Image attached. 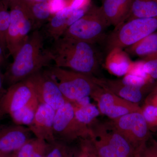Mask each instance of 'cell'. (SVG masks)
I'll return each instance as SVG.
<instances>
[{"label":"cell","instance_id":"d6a6232c","mask_svg":"<svg viewBox=\"0 0 157 157\" xmlns=\"http://www.w3.org/2000/svg\"><path fill=\"white\" fill-rule=\"evenodd\" d=\"M4 77L0 70V98H2L6 90L4 88Z\"/></svg>","mask_w":157,"mask_h":157},{"label":"cell","instance_id":"ffe728a7","mask_svg":"<svg viewBox=\"0 0 157 157\" xmlns=\"http://www.w3.org/2000/svg\"><path fill=\"white\" fill-rule=\"evenodd\" d=\"M125 51L130 56L141 59L157 52V31L125 48Z\"/></svg>","mask_w":157,"mask_h":157},{"label":"cell","instance_id":"60d3db41","mask_svg":"<svg viewBox=\"0 0 157 157\" xmlns=\"http://www.w3.org/2000/svg\"><path fill=\"white\" fill-rule=\"evenodd\" d=\"M11 155H0V157H9Z\"/></svg>","mask_w":157,"mask_h":157},{"label":"cell","instance_id":"e575fe53","mask_svg":"<svg viewBox=\"0 0 157 157\" xmlns=\"http://www.w3.org/2000/svg\"><path fill=\"white\" fill-rule=\"evenodd\" d=\"M8 7H10L12 5L17 3L20 0H2Z\"/></svg>","mask_w":157,"mask_h":157},{"label":"cell","instance_id":"cb8c5ba5","mask_svg":"<svg viewBox=\"0 0 157 157\" xmlns=\"http://www.w3.org/2000/svg\"><path fill=\"white\" fill-rule=\"evenodd\" d=\"M75 151L76 147L56 140L50 144L49 150L45 157H73Z\"/></svg>","mask_w":157,"mask_h":157},{"label":"cell","instance_id":"7a4b0ae2","mask_svg":"<svg viewBox=\"0 0 157 157\" xmlns=\"http://www.w3.org/2000/svg\"><path fill=\"white\" fill-rule=\"evenodd\" d=\"M44 35L38 30L31 33L3 75L4 84L10 86L49 67L51 59L48 49L44 48Z\"/></svg>","mask_w":157,"mask_h":157},{"label":"cell","instance_id":"ba28073f","mask_svg":"<svg viewBox=\"0 0 157 157\" xmlns=\"http://www.w3.org/2000/svg\"><path fill=\"white\" fill-rule=\"evenodd\" d=\"M53 134L56 140L70 144L90 136L88 127L77 120L73 106L69 102L56 110Z\"/></svg>","mask_w":157,"mask_h":157},{"label":"cell","instance_id":"44dd1931","mask_svg":"<svg viewBox=\"0 0 157 157\" xmlns=\"http://www.w3.org/2000/svg\"><path fill=\"white\" fill-rule=\"evenodd\" d=\"M88 98L70 103L73 106L75 117L77 120L86 125L101 114L98 108L90 103Z\"/></svg>","mask_w":157,"mask_h":157},{"label":"cell","instance_id":"8992f818","mask_svg":"<svg viewBox=\"0 0 157 157\" xmlns=\"http://www.w3.org/2000/svg\"><path fill=\"white\" fill-rule=\"evenodd\" d=\"M10 8V23L6 36V48L14 57L34 31V22L25 0H20Z\"/></svg>","mask_w":157,"mask_h":157},{"label":"cell","instance_id":"d4e9b609","mask_svg":"<svg viewBox=\"0 0 157 157\" xmlns=\"http://www.w3.org/2000/svg\"><path fill=\"white\" fill-rule=\"evenodd\" d=\"M38 107L31 106L24 107L9 116L11 117L14 124L28 126L33 121Z\"/></svg>","mask_w":157,"mask_h":157},{"label":"cell","instance_id":"f546056e","mask_svg":"<svg viewBox=\"0 0 157 157\" xmlns=\"http://www.w3.org/2000/svg\"><path fill=\"white\" fill-rule=\"evenodd\" d=\"M69 0H49L48 2L51 13L52 15L68 6Z\"/></svg>","mask_w":157,"mask_h":157},{"label":"cell","instance_id":"30bf717a","mask_svg":"<svg viewBox=\"0 0 157 157\" xmlns=\"http://www.w3.org/2000/svg\"><path fill=\"white\" fill-rule=\"evenodd\" d=\"M111 120L135 150L152 136L142 111L131 113Z\"/></svg>","mask_w":157,"mask_h":157},{"label":"cell","instance_id":"603a6c76","mask_svg":"<svg viewBox=\"0 0 157 157\" xmlns=\"http://www.w3.org/2000/svg\"><path fill=\"white\" fill-rule=\"evenodd\" d=\"M34 22V30L46 24L52 16L48 2H37L25 0Z\"/></svg>","mask_w":157,"mask_h":157},{"label":"cell","instance_id":"74e56055","mask_svg":"<svg viewBox=\"0 0 157 157\" xmlns=\"http://www.w3.org/2000/svg\"><path fill=\"white\" fill-rule=\"evenodd\" d=\"M35 2H48L49 0H32Z\"/></svg>","mask_w":157,"mask_h":157},{"label":"cell","instance_id":"9c48e42d","mask_svg":"<svg viewBox=\"0 0 157 157\" xmlns=\"http://www.w3.org/2000/svg\"><path fill=\"white\" fill-rule=\"evenodd\" d=\"M39 103L33 88L28 79L9 86L0 98V109L4 115L11 113L23 107H37Z\"/></svg>","mask_w":157,"mask_h":157},{"label":"cell","instance_id":"b9f144b4","mask_svg":"<svg viewBox=\"0 0 157 157\" xmlns=\"http://www.w3.org/2000/svg\"><path fill=\"white\" fill-rule=\"evenodd\" d=\"M9 157H11V155H10V156H9Z\"/></svg>","mask_w":157,"mask_h":157},{"label":"cell","instance_id":"f1b7e54d","mask_svg":"<svg viewBox=\"0 0 157 157\" xmlns=\"http://www.w3.org/2000/svg\"><path fill=\"white\" fill-rule=\"evenodd\" d=\"M78 141V147L80 157H94L88 138H82Z\"/></svg>","mask_w":157,"mask_h":157},{"label":"cell","instance_id":"e0dca14e","mask_svg":"<svg viewBox=\"0 0 157 157\" xmlns=\"http://www.w3.org/2000/svg\"><path fill=\"white\" fill-rule=\"evenodd\" d=\"M133 0H103L101 9L108 25L116 27L126 21Z\"/></svg>","mask_w":157,"mask_h":157},{"label":"cell","instance_id":"484cf974","mask_svg":"<svg viewBox=\"0 0 157 157\" xmlns=\"http://www.w3.org/2000/svg\"><path fill=\"white\" fill-rule=\"evenodd\" d=\"M134 157H157V140L151 136L135 149Z\"/></svg>","mask_w":157,"mask_h":157},{"label":"cell","instance_id":"3957f363","mask_svg":"<svg viewBox=\"0 0 157 157\" xmlns=\"http://www.w3.org/2000/svg\"><path fill=\"white\" fill-rule=\"evenodd\" d=\"M93 151L99 157H134L135 149L123 137L111 120L96 118L88 125Z\"/></svg>","mask_w":157,"mask_h":157},{"label":"cell","instance_id":"6da1fadb","mask_svg":"<svg viewBox=\"0 0 157 157\" xmlns=\"http://www.w3.org/2000/svg\"><path fill=\"white\" fill-rule=\"evenodd\" d=\"M55 66L85 74L98 73L102 55L95 44L62 36L48 49Z\"/></svg>","mask_w":157,"mask_h":157},{"label":"cell","instance_id":"4dcf8cb0","mask_svg":"<svg viewBox=\"0 0 157 157\" xmlns=\"http://www.w3.org/2000/svg\"><path fill=\"white\" fill-rule=\"evenodd\" d=\"M91 0H69L68 6L73 10L88 9Z\"/></svg>","mask_w":157,"mask_h":157},{"label":"cell","instance_id":"2e32d148","mask_svg":"<svg viewBox=\"0 0 157 157\" xmlns=\"http://www.w3.org/2000/svg\"><path fill=\"white\" fill-rule=\"evenodd\" d=\"M94 79L96 84L103 89L136 104H138L142 100L147 89L128 85L124 83L121 79L98 78L95 76Z\"/></svg>","mask_w":157,"mask_h":157},{"label":"cell","instance_id":"d6986e66","mask_svg":"<svg viewBox=\"0 0 157 157\" xmlns=\"http://www.w3.org/2000/svg\"><path fill=\"white\" fill-rule=\"evenodd\" d=\"M50 144L37 137H32L11 155V157H45Z\"/></svg>","mask_w":157,"mask_h":157},{"label":"cell","instance_id":"7c38bea8","mask_svg":"<svg viewBox=\"0 0 157 157\" xmlns=\"http://www.w3.org/2000/svg\"><path fill=\"white\" fill-rule=\"evenodd\" d=\"M91 98L98 103L101 113L107 116L111 120L131 113L142 111L138 104L127 101L107 91L100 86Z\"/></svg>","mask_w":157,"mask_h":157},{"label":"cell","instance_id":"ac0fdd59","mask_svg":"<svg viewBox=\"0 0 157 157\" xmlns=\"http://www.w3.org/2000/svg\"><path fill=\"white\" fill-rule=\"evenodd\" d=\"M133 62L129 55L123 49L115 48L107 54L104 66L112 75L123 76L128 73Z\"/></svg>","mask_w":157,"mask_h":157},{"label":"cell","instance_id":"4fadbf2b","mask_svg":"<svg viewBox=\"0 0 157 157\" xmlns=\"http://www.w3.org/2000/svg\"><path fill=\"white\" fill-rule=\"evenodd\" d=\"M56 110L46 104H39L33 119L28 127L35 137L53 143L56 140L53 134V122Z\"/></svg>","mask_w":157,"mask_h":157},{"label":"cell","instance_id":"8fae6325","mask_svg":"<svg viewBox=\"0 0 157 157\" xmlns=\"http://www.w3.org/2000/svg\"><path fill=\"white\" fill-rule=\"evenodd\" d=\"M31 82L39 104H45L55 110L68 102L53 78L41 70L27 78Z\"/></svg>","mask_w":157,"mask_h":157},{"label":"cell","instance_id":"5b68a950","mask_svg":"<svg viewBox=\"0 0 157 157\" xmlns=\"http://www.w3.org/2000/svg\"><path fill=\"white\" fill-rule=\"evenodd\" d=\"M157 31V17L135 18L115 27L102 42L107 54L115 48L123 49Z\"/></svg>","mask_w":157,"mask_h":157},{"label":"cell","instance_id":"52a82bcc","mask_svg":"<svg viewBox=\"0 0 157 157\" xmlns=\"http://www.w3.org/2000/svg\"><path fill=\"white\" fill-rule=\"evenodd\" d=\"M108 26L101 7L91 6L82 17L70 26L62 36L95 44L103 41Z\"/></svg>","mask_w":157,"mask_h":157},{"label":"cell","instance_id":"5bb4252c","mask_svg":"<svg viewBox=\"0 0 157 157\" xmlns=\"http://www.w3.org/2000/svg\"><path fill=\"white\" fill-rule=\"evenodd\" d=\"M28 127L16 124L0 127V155H10L32 138Z\"/></svg>","mask_w":157,"mask_h":157},{"label":"cell","instance_id":"1f68e13d","mask_svg":"<svg viewBox=\"0 0 157 157\" xmlns=\"http://www.w3.org/2000/svg\"><path fill=\"white\" fill-rule=\"evenodd\" d=\"M144 104L157 107V80L151 91L145 99Z\"/></svg>","mask_w":157,"mask_h":157},{"label":"cell","instance_id":"f35d334b","mask_svg":"<svg viewBox=\"0 0 157 157\" xmlns=\"http://www.w3.org/2000/svg\"><path fill=\"white\" fill-rule=\"evenodd\" d=\"M5 115L4 114V113H3L2 112V110H1V109H0V120Z\"/></svg>","mask_w":157,"mask_h":157},{"label":"cell","instance_id":"83f0119b","mask_svg":"<svg viewBox=\"0 0 157 157\" xmlns=\"http://www.w3.org/2000/svg\"><path fill=\"white\" fill-rule=\"evenodd\" d=\"M143 61V70L147 76L157 80V52L141 59Z\"/></svg>","mask_w":157,"mask_h":157},{"label":"cell","instance_id":"836d02e7","mask_svg":"<svg viewBox=\"0 0 157 157\" xmlns=\"http://www.w3.org/2000/svg\"><path fill=\"white\" fill-rule=\"evenodd\" d=\"M6 51L4 50L2 47L0 45V66L2 64L6 59Z\"/></svg>","mask_w":157,"mask_h":157},{"label":"cell","instance_id":"d590c367","mask_svg":"<svg viewBox=\"0 0 157 157\" xmlns=\"http://www.w3.org/2000/svg\"><path fill=\"white\" fill-rule=\"evenodd\" d=\"M0 45L2 47L3 49H4V50H5V51L7 50L6 40L3 38L1 33H0Z\"/></svg>","mask_w":157,"mask_h":157},{"label":"cell","instance_id":"7bdbcfd3","mask_svg":"<svg viewBox=\"0 0 157 157\" xmlns=\"http://www.w3.org/2000/svg\"></svg>","mask_w":157,"mask_h":157},{"label":"cell","instance_id":"9a60e30c","mask_svg":"<svg viewBox=\"0 0 157 157\" xmlns=\"http://www.w3.org/2000/svg\"><path fill=\"white\" fill-rule=\"evenodd\" d=\"M88 9L73 10L67 6L54 14L46 24V36L53 41L60 38L70 26L84 15Z\"/></svg>","mask_w":157,"mask_h":157},{"label":"cell","instance_id":"7402d4cb","mask_svg":"<svg viewBox=\"0 0 157 157\" xmlns=\"http://www.w3.org/2000/svg\"><path fill=\"white\" fill-rule=\"evenodd\" d=\"M155 17H157V0H133L126 21Z\"/></svg>","mask_w":157,"mask_h":157},{"label":"cell","instance_id":"8d00e7d4","mask_svg":"<svg viewBox=\"0 0 157 157\" xmlns=\"http://www.w3.org/2000/svg\"><path fill=\"white\" fill-rule=\"evenodd\" d=\"M73 157H80V154H79V151L78 147H76V151H75V154Z\"/></svg>","mask_w":157,"mask_h":157},{"label":"cell","instance_id":"277c9868","mask_svg":"<svg viewBox=\"0 0 157 157\" xmlns=\"http://www.w3.org/2000/svg\"><path fill=\"white\" fill-rule=\"evenodd\" d=\"M45 71L53 78L66 100L70 103L91 97L99 86L93 75L55 66L48 67Z\"/></svg>","mask_w":157,"mask_h":157},{"label":"cell","instance_id":"4316f807","mask_svg":"<svg viewBox=\"0 0 157 157\" xmlns=\"http://www.w3.org/2000/svg\"><path fill=\"white\" fill-rule=\"evenodd\" d=\"M142 114L151 132L157 131V107L144 104L141 107Z\"/></svg>","mask_w":157,"mask_h":157},{"label":"cell","instance_id":"ab89813d","mask_svg":"<svg viewBox=\"0 0 157 157\" xmlns=\"http://www.w3.org/2000/svg\"><path fill=\"white\" fill-rule=\"evenodd\" d=\"M89 143H90V142H89ZM90 146L91 149L92 151L93 156H94V157H99L98 156H97V155H96L95 154V153L94 152V151H93L91 147L90 144Z\"/></svg>","mask_w":157,"mask_h":157}]
</instances>
